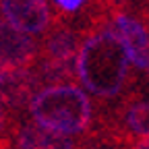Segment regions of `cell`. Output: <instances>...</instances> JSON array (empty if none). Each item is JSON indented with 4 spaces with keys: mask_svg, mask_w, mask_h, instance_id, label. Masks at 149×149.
I'll return each mask as SVG.
<instances>
[{
    "mask_svg": "<svg viewBox=\"0 0 149 149\" xmlns=\"http://www.w3.org/2000/svg\"><path fill=\"white\" fill-rule=\"evenodd\" d=\"M128 64L130 60L120 37L112 29H100L83 40L74 70L85 89L97 97L110 100L124 89Z\"/></svg>",
    "mask_w": 149,
    "mask_h": 149,
    "instance_id": "cell-1",
    "label": "cell"
},
{
    "mask_svg": "<svg viewBox=\"0 0 149 149\" xmlns=\"http://www.w3.org/2000/svg\"><path fill=\"white\" fill-rule=\"evenodd\" d=\"M31 118L62 135H81L93 120V108L87 93L74 85H50L37 91L29 104Z\"/></svg>",
    "mask_w": 149,
    "mask_h": 149,
    "instance_id": "cell-2",
    "label": "cell"
},
{
    "mask_svg": "<svg viewBox=\"0 0 149 149\" xmlns=\"http://www.w3.org/2000/svg\"><path fill=\"white\" fill-rule=\"evenodd\" d=\"M40 74L31 68L2 66L0 68V104L10 108L29 106L40 91Z\"/></svg>",
    "mask_w": 149,
    "mask_h": 149,
    "instance_id": "cell-3",
    "label": "cell"
},
{
    "mask_svg": "<svg viewBox=\"0 0 149 149\" xmlns=\"http://www.w3.org/2000/svg\"><path fill=\"white\" fill-rule=\"evenodd\" d=\"M4 21L29 35H40L50 27L52 10L46 0H0Z\"/></svg>",
    "mask_w": 149,
    "mask_h": 149,
    "instance_id": "cell-4",
    "label": "cell"
},
{
    "mask_svg": "<svg viewBox=\"0 0 149 149\" xmlns=\"http://www.w3.org/2000/svg\"><path fill=\"white\" fill-rule=\"evenodd\" d=\"M40 48L33 37L21 29H17L8 21H0V60L2 66H21L29 68L37 60Z\"/></svg>",
    "mask_w": 149,
    "mask_h": 149,
    "instance_id": "cell-5",
    "label": "cell"
},
{
    "mask_svg": "<svg viewBox=\"0 0 149 149\" xmlns=\"http://www.w3.org/2000/svg\"><path fill=\"white\" fill-rule=\"evenodd\" d=\"M112 31L124 44L128 60L139 68L149 70V33H147V29L137 19L128 17L126 13H116L114 15V29Z\"/></svg>",
    "mask_w": 149,
    "mask_h": 149,
    "instance_id": "cell-6",
    "label": "cell"
},
{
    "mask_svg": "<svg viewBox=\"0 0 149 149\" xmlns=\"http://www.w3.org/2000/svg\"><path fill=\"white\" fill-rule=\"evenodd\" d=\"M83 37L77 29L66 27V25H58L54 27L42 48V58L46 60H54V62H72V58L77 60L79 50L83 46Z\"/></svg>",
    "mask_w": 149,
    "mask_h": 149,
    "instance_id": "cell-7",
    "label": "cell"
},
{
    "mask_svg": "<svg viewBox=\"0 0 149 149\" xmlns=\"http://www.w3.org/2000/svg\"><path fill=\"white\" fill-rule=\"evenodd\" d=\"M15 143L19 149H77L68 135L44 128L40 124H23L17 130Z\"/></svg>",
    "mask_w": 149,
    "mask_h": 149,
    "instance_id": "cell-8",
    "label": "cell"
},
{
    "mask_svg": "<svg viewBox=\"0 0 149 149\" xmlns=\"http://www.w3.org/2000/svg\"><path fill=\"white\" fill-rule=\"evenodd\" d=\"M128 133L149 137V102H130L122 108L120 114Z\"/></svg>",
    "mask_w": 149,
    "mask_h": 149,
    "instance_id": "cell-9",
    "label": "cell"
},
{
    "mask_svg": "<svg viewBox=\"0 0 149 149\" xmlns=\"http://www.w3.org/2000/svg\"><path fill=\"white\" fill-rule=\"evenodd\" d=\"M37 74L42 81H50V83H62L68 85L66 81H70L77 70L72 68V62H54V60H46L40 58L37 62Z\"/></svg>",
    "mask_w": 149,
    "mask_h": 149,
    "instance_id": "cell-10",
    "label": "cell"
},
{
    "mask_svg": "<svg viewBox=\"0 0 149 149\" xmlns=\"http://www.w3.org/2000/svg\"><path fill=\"white\" fill-rule=\"evenodd\" d=\"M83 2L85 0H56V4H58L62 10H77V8H81L83 6Z\"/></svg>",
    "mask_w": 149,
    "mask_h": 149,
    "instance_id": "cell-11",
    "label": "cell"
},
{
    "mask_svg": "<svg viewBox=\"0 0 149 149\" xmlns=\"http://www.w3.org/2000/svg\"><path fill=\"white\" fill-rule=\"evenodd\" d=\"M130 149H149V137H141L139 141L133 143V147Z\"/></svg>",
    "mask_w": 149,
    "mask_h": 149,
    "instance_id": "cell-12",
    "label": "cell"
},
{
    "mask_svg": "<svg viewBox=\"0 0 149 149\" xmlns=\"http://www.w3.org/2000/svg\"><path fill=\"white\" fill-rule=\"evenodd\" d=\"M4 128H6V112H4L2 104H0V135L4 133Z\"/></svg>",
    "mask_w": 149,
    "mask_h": 149,
    "instance_id": "cell-13",
    "label": "cell"
},
{
    "mask_svg": "<svg viewBox=\"0 0 149 149\" xmlns=\"http://www.w3.org/2000/svg\"><path fill=\"white\" fill-rule=\"evenodd\" d=\"M0 68H2V60H0Z\"/></svg>",
    "mask_w": 149,
    "mask_h": 149,
    "instance_id": "cell-14",
    "label": "cell"
},
{
    "mask_svg": "<svg viewBox=\"0 0 149 149\" xmlns=\"http://www.w3.org/2000/svg\"><path fill=\"white\" fill-rule=\"evenodd\" d=\"M147 72H149V70H147Z\"/></svg>",
    "mask_w": 149,
    "mask_h": 149,
    "instance_id": "cell-15",
    "label": "cell"
}]
</instances>
